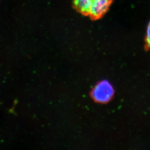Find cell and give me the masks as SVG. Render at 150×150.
<instances>
[{"instance_id":"cell-1","label":"cell","mask_w":150,"mask_h":150,"mask_svg":"<svg viewBox=\"0 0 150 150\" xmlns=\"http://www.w3.org/2000/svg\"><path fill=\"white\" fill-rule=\"evenodd\" d=\"M113 0H73L76 10L91 20L101 18L106 14Z\"/></svg>"},{"instance_id":"cell-3","label":"cell","mask_w":150,"mask_h":150,"mask_svg":"<svg viewBox=\"0 0 150 150\" xmlns=\"http://www.w3.org/2000/svg\"><path fill=\"white\" fill-rule=\"evenodd\" d=\"M145 48L146 50H150V21L149 22L147 31H146V35L145 38Z\"/></svg>"},{"instance_id":"cell-2","label":"cell","mask_w":150,"mask_h":150,"mask_svg":"<svg viewBox=\"0 0 150 150\" xmlns=\"http://www.w3.org/2000/svg\"><path fill=\"white\" fill-rule=\"evenodd\" d=\"M115 91L113 86L107 80H102L96 84L91 91V96L95 102L107 103L113 97Z\"/></svg>"}]
</instances>
